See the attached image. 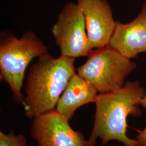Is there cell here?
Here are the masks:
<instances>
[{"label":"cell","instance_id":"4","mask_svg":"<svg viewBox=\"0 0 146 146\" xmlns=\"http://www.w3.org/2000/svg\"><path fill=\"white\" fill-rule=\"evenodd\" d=\"M136 67L134 62L107 45L93 50L77 74L102 94L123 87L125 78Z\"/></svg>","mask_w":146,"mask_h":146},{"label":"cell","instance_id":"2","mask_svg":"<svg viewBox=\"0 0 146 146\" xmlns=\"http://www.w3.org/2000/svg\"><path fill=\"white\" fill-rule=\"evenodd\" d=\"M75 58L48 52L40 56L29 70L22 105L31 119L55 110L58 99L75 72Z\"/></svg>","mask_w":146,"mask_h":146},{"label":"cell","instance_id":"3","mask_svg":"<svg viewBox=\"0 0 146 146\" xmlns=\"http://www.w3.org/2000/svg\"><path fill=\"white\" fill-rule=\"evenodd\" d=\"M46 46L33 31L25 33L20 38L11 34H2L0 39L1 76L8 84L14 99L22 104L21 93L25 74L34 58L47 53Z\"/></svg>","mask_w":146,"mask_h":146},{"label":"cell","instance_id":"5","mask_svg":"<svg viewBox=\"0 0 146 146\" xmlns=\"http://www.w3.org/2000/svg\"><path fill=\"white\" fill-rule=\"evenodd\" d=\"M61 54L70 58L88 56L90 46L83 13L77 3L69 2L59 13L52 28Z\"/></svg>","mask_w":146,"mask_h":146},{"label":"cell","instance_id":"9","mask_svg":"<svg viewBox=\"0 0 146 146\" xmlns=\"http://www.w3.org/2000/svg\"><path fill=\"white\" fill-rule=\"evenodd\" d=\"M98 92L86 79L75 73L63 92L55 110L68 121L81 106L95 102Z\"/></svg>","mask_w":146,"mask_h":146},{"label":"cell","instance_id":"8","mask_svg":"<svg viewBox=\"0 0 146 146\" xmlns=\"http://www.w3.org/2000/svg\"><path fill=\"white\" fill-rule=\"evenodd\" d=\"M108 45L130 60L146 52V1L134 20L125 24L116 22Z\"/></svg>","mask_w":146,"mask_h":146},{"label":"cell","instance_id":"1","mask_svg":"<svg viewBox=\"0 0 146 146\" xmlns=\"http://www.w3.org/2000/svg\"><path fill=\"white\" fill-rule=\"evenodd\" d=\"M146 94L139 81H127L119 89L98 94L94 102L96 111L88 140L89 146H95L98 139L102 141V146L112 140L124 146H137L135 139L127 135V119L128 116L141 115L140 106Z\"/></svg>","mask_w":146,"mask_h":146},{"label":"cell","instance_id":"7","mask_svg":"<svg viewBox=\"0 0 146 146\" xmlns=\"http://www.w3.org/2000/svg\"><path fill=\"white\" fill-rule=\"evenodd\" d=\"M86 21L89 41L93 49L108 44L116 25L107 0H77Z\"/></svg>","mask_w":146,"mask_h":146},{"label":"cell","instance_id":"6","mask_svg":"<svg viewBox=\"0 0 146 146\" xmlns=\"http://www.w3.org/2000/svg\"><path fill=\"white\" fill-rule=\"evenodd\" d=\"M56 110L33 119L31 135L37 146H89L82 132L74 131Z\"/></svg>","mask_w":146,"mask_h":146},{"label":"cell","instance_id":"11","mask_svg":"<svg viewBox=\"0 0 146 146\" xmlns=\"http://www.w3.org/2000/svg\"><path fill=\"white\" fill-rule=\"evenodd\" d=\"M141 106L146 109V94L141 101ZM137 146H146V126L142 131H139L136 137Z\"/></svg>","mask_w":146,"mask_h":146},{"label":"cell","instance_id":"10","mask_svg":"<svg viewBox=\"0 0 146 146\" xmlns=\"http://www.w3.org/2000/svg\"><path fill=\"white\" fill-rule=\"evenodd\" d=\"M0 146H27L25 136L22 135H15L13 131L6 134L0 131Z\"/></svg>","mask_w":146,"mask_h":146}]
</instances>
